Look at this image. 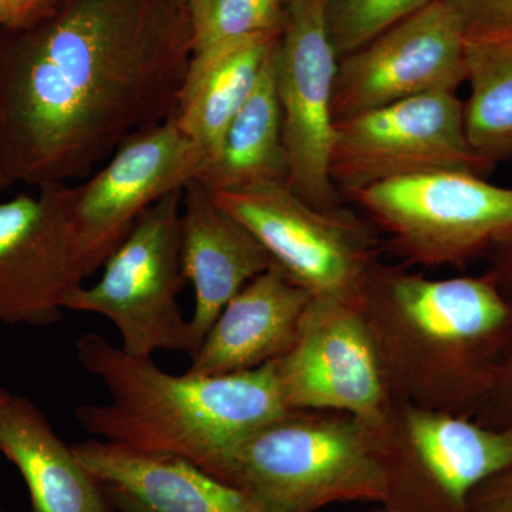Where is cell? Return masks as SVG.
I'll return each mask as SVG.
<instances>
[{
	"mask_svg": "<svg viewBox=\"0 0 512 512\" xmlns=\"http://www.w3.org/2000/svg\"><path fill=\"white\" fill-rule=\"evenodd\" d=\"M275 49L276 43L254 90L225 131L217 154L198 177L211 192L288 183Z\"/></svg>",
	"mask_w": 512,
	"mask_h": 512,
	"instance_id": "obj_20",
	"label": "cell"
},
{
	"mask_svg": "<svg viewBox=\"0 0 512 512\" xmlns=\"http://www.w3.org/2000/svg\"><path fill=\"white\" fill-rule=\"evenodd\" d=\"M101 483L121 488L154 512H262L247 495L187 458L144 453L103 440L73 444Z\"/></svg>",
	"mask_w": 512,
	"mask_h": 512,
	"instance_id": "obj_18",
	"label": "cell"
},
{
	"mask_svg": "<svg viewBox=\"0 0 512 512\" xmlns=\"http://www.w3.org/2000/svg\"><path fill=\"white\" fill-rule=\"evenodd\" d=\"M276 375L289 410L346 413L373 429L392 400L359 303L312 298Z\"/></svg>",
	"mask_w": 512,
	"mask_h": 512,
	"instance_id": "obj_13",
	"label": "cell"
},
{
	"mask_svg": "<svg viewBox=\"0 0 512 512\" xmlns=\"http://www.w3.org/2000/svg\"><path fill=\"white\" fill-rule=\"evenodd\" d=\"M466 42L456 13L439 0L340 57L336 124L414 97L456 93L467 77Z\"/></svg>",
	"mask_w": 512,
	"mask_h": 512,
	"instance_id": "obj_11",
	"label": "cell"
},
{
	"mask_svg": "<svg viewBox=\"0 0 512 512\" xmlns=\"http://www.w3.org/2000/svg\"><path fill=\"white\" fill-rule=\"evenodd\" d=\"M311 293L272 264L225 305L187 372H248L281 359L298 338Z\"/></svg>",
	"mask_w": 512,
	"mask_h": 512,
	"instance_id": "obj_16",
	"label": "cell"
},
{
	"mask_svg": "<svg viewBox=\"0 0 512 512\" xmlns=\"http://www.w3.org/2000/svg\"><path fill=\"white\" fill-rule=\"evenodd\" d=\"M192 55L284 29V0H188ZM191 55V56H192Z\"/></svg>",
	"mask_w": 512,
	"mask_h": 512,
	"instance_id": "obj_22",
	"label": "cell"
},
{
	"mask_svg": "<svg viewBox=\"0 0 512 512\" xmlns=\"http://www.w3.org/2000/svg\"><path fill=\"white\" fill-rule=\"evenodd\" d=\"M359 308L392 399L474 419L512 348V301L490 274L431 279L377 261Z\"/></svg>",
	"mask_w": 512,
	"mask_h": 512,
	"instance_id": "obj_2",
	"label": "cell"
},
{
	"mask_svg": "<svg viewBox=\"0 0 512 512\" xmlns=\"http://www.w3.org/2000/svg\"><path fill=\"white\" fill-rule=\"evenodd\" d=\"M275 62L288 157L286 185L318 210L342 207V195L330 178L336 137L333 87L339 57L326 30L322 0H306L286 9Z\"/></svg>",
	"mask_w": 512,
	"mask_h": 512,
	"instance_id": "obj_12",
	"label": "cell"
},
{
	"mask_svg": "<svg viewBox=\"0 0 512 512\" xmlns=\"http://www.w3.org/2000/svg\"><path fill=\"white\" fill-rule=\"evenodd\" d=\"M6 396H9L8 390L3 389V387H0V400L5 399Z\"/></svg>",
	"mask_w": 512,
	"mask_h": 512,
	"instance_id": "obj_32",
	"label": "cell"
},
{
	"mask_svg": "<svg viewBox=\"0 0 512 512\" xmlns=\"http://www.w3.org/2000/svg\"><path fill=\"white\" fill-rule=\"evenodd\" d=\"M0 512H6V511H5V510H3V508H2V507H0Z\"/></svg>",
	"mask_w": 512,
	"mask_h": 512,
	"instance_id": "obj_34",
	"label": "cell"
},
{
	"mask_svg": "<svg viewBox=\"0 0 512 512\" xmlns=\"http://www.w3.org/2000/svg\"><path fill=\"white\" fill-rule=\"evenodd\" d=\"M466 67L468 141L488 163L512 161V33L468 39Z\"/></svg>",
	"mask_w": 512,
	"mask_h": 512,
	"instance_id": "obj_21",
	"label": "cell"
},
{
	"mask_svg": "<svg viewBox=\"0 0 512 512\" xmlns=\"http://www.w3.org/2000/svg\"><path fill=\"white\" fill-rule=\"evenodd\" d=\"M192 55L175 0H49L0 28V170L9 184L84 181L173 117Z\"/></svg>",
	"mask_w": 512,
	"mask_h": 512,
	"instance_id": "obj_1",
	"label": "cell"
},
{
	"mask_svg": "<svg viewBox=\"0 0 512 512\" xmlns=\"http://www.w3.org/2000/svg\"><path fill=\"white\" fill-rule=\"evenodd\" d=\"M180 256L185 279L195 292L190 319L195 356L225 305L271 268L272 259L254 234L197 180L183 190Z\"/></svg>",
	"mask_w": 512,
	"mask_h": 512,
	"instance_id": "obj_15",
	"label": "cell"
},
{
	"mask_svg": "<svg viewBox=\"0 0 512 512\" xmlns=\"http://www.w3.org/2000/svg\"><path fill=\"white\" fill-rule=\"evenodd\" d=\"M181 202L183 190L148 208L104 262L100 281L80 286L67 301L66 311L109 319L128 355L171 350L194 356L190 320L178 305L187 284L180 256Z\"/></svg>",
	"mask_w": 512,
	"mask_h": 512,
	"instance_id": "obj_6",
	"label": "cell"
},
{
	"mask_svg": "<svg viewBox=\"0 0 512 512\" xmlns=\"http://www.w3.org/2000/svg\"><path fill=\"white\" fill-rule=\"evenodd\" d=\"M466 39L511 35L512 0H446Z\"/></svg>",
	"mask_w": 512,
	"mask_h": 512,
	"instance_id": "obj_24",
	"label": "cell"
},
{
	"mask_svg": "<svg viewBox=\"0 0 512 512\" xmlns=\"http://www.w3.org/2000/svg\"><path fill=\"white\" fill-rule=\"evenodd\" d=\"M474 420L494 429H512V348L501 363Z\"/></svg>",
	"mask_w": 512,
	"mask_h": 512,
	"instance_id": "obj_25",
	"label": "cell"
},
{
	"mask_svg": "<svg viewBox=\"0 0 512 512\" xmlns=\"http://www.w3.org/2000/svg\"><path fill=\"white\" fill-rule=\"evenodd\" d=\"M375 433L389 512H471L474 488L512 464V429L403 400Z\"/></svg>",
	"mask_w": 512,
	"mask_h": 512,
	"instance_id": "obj_5",
	"label": "cell"
},
{
	"mask_svg": "<svg viewBox=\"0 0 512 512\" xmlns=\"http://www.w3.org/2000/svg\"><path fill=\"white\" fill-rule=\"evenodd\" d=\"M80 366L106 387L109 403L76 407L77 423L107 443L187 458L211 473L242 437L289 412L276 360L228 375H171L99 333L76 340Z\"/></svg>",
	"mask_w": 512,
	"mask_h": 512,
	"instance_id": "obj_3",
	"label": "cell"
},
{
	"mask_svg": "<svg viewBox=\"0 0 512 512\" xmlns=\"http://www.w3.org/2000/svg\"><path fill=\"white\" fill-rule=\"evenodd\" d=\"M49 0H0V28L22 22Z\"/></svg>",
	"mask_w": 512,
	"mask_h": 512,
	"instance_id": "obj_28",
	"label": "cell"
},
{
	"mask_svg": "<svg viewBox=\"0 0 512 512\" xmlns=\"http://www.w3.org/2000/svg\"><path fill=\"white\" fill-rule=\"evenodd\" d=\"M74 185L47 184L0 202V322L49 326L84 278L74 254Z\"/></svg>",
	"mask_w": 512,
	"mask_h": 512,
	"instance_id": "obj_14",
	"label": "cell"
},
{
	"mask_svg": "<svg viewBox=\"0 0 512 512\" xmlns=\"http://www.w3.org/2000/svg\"><path fill=\"white\" fill-rule=\"evenodd\" d=\"M107 490H109L111 504L116 512H154L121 488L107 485Z\"/></svg>",
	"mask_w": 512,
	"mask_h": 512,
	"instance_id": "obj_29",
	"label": "cell"
},
{
	"mask_svg": "<svg viewBox=\"0 0 512 512\" xmlns=\"http://www.w3.org/2000/svg\"><path fill=\"white\" fill-rule=\"evenodd\" d=\"M490 268L487 274L494 279L495 285L512 301V231L504 235L488 252Z\"/></svg>",
	"mask_w": 512,
	"mask_h": 512,
	"instance_id": "obj_27",
	"label": "cell"
},
{
	"mask_svg": "<svg viewBox=\"0 0 512 512\" xmlns=\"http://www.w3.org/2000/svg\"><path fill=\"white\" fill-rule=\"evenodd\" d=\"M175 2H178V3H180V5L185 6V5H187L188 0H175Z\"/></svg>",
	"mask_w": 512,
	"mask_h": 512,
	"instance_id": "obj_33",
	"label": "cell"
},
{
	"mask_svg": "<svg viewBox=\"0 0 512 512\" xmlns=\"http://www.w3.org/2000/svg\"><path fill=\"white\" fill-rule=\"evenodd\" d=\"M286 9L292 8V6L301 5L306 0H284Z\"/></svg>",
	"mask_w": 512,
	"mask_h": 512,
	"instance_id": "obj_30",
	"label": "cell"
},
{
	"mask_svg": "<svg viewBox=\"0 0 512 512\" xmlns=\"http://www.w3.org/2000/svg\"><path fill=\"white\" fill-rule=\"evenodd\" d=\"M210 474L262 512L384 498L375 429L346 413L289 410L237 441Z\"/></svg>",
	"mask_w": 512,
	"mask_h": 512,
	"instance_id": "obj_4",
	"label": "cell"
},
{
	"mask_svg": "<svg viewBox=\"0 0 512 512\" xmlns=\"http://www.w3.org/2000/svg\"><path fill=\"white\" fill-rule=\"evenodd\" d=\"M471 147L464 101L436 93L399 101L336 124L330 178L340 195L396 178L437 171L490 173Z\"/></svg>",
	"mask_w": 512,
	"mask_h": 512,
	"instance_id": "obj_9",
	"label": "cell"
},
{
	"mask_svg": "<svg viewBox=\"0 0 512 512\" xmlns=\"http://www.w3.org/2000/svg\"><path fill=\"white\" fill-rule=\"evenodd\" d=\"M439 0H322L330 43L340 57Z\"/></svg>",
	"mask_w": 512,
	"mask_h": 512,
	"instance_id": "obj_23",
	"label": "cell"
},
{
	"mask_svg": "<svg viewBox=\"0 0 512 512\" xmlns=\"http://www.w3.org/2000/svg\"><path fill=\"white\" fill-rule=\"evenodd\" d=\"M261 242L272 264L312 298L359 303L379 261L375 225L348 208L322 211L286 184L212 192Z\"/></svg>",
	"mask_w": 512,
	"mask_h": 512,
	"instance_id": "obj_8",
	"label": "cell"
},
{
	"mask_svg": "<svg viewBox=\"0 0 512 512\" xmlns=\"http://www.w3.org/2000/svg\"><path fill=\"white\" fill-rule=\"evenodd\" d=\"M350 200L389 235L407 265L464 266L512 231V188L467 171L396 178Z\"/></svg>",
	"mask_w": 512,
	"mask_h": 512,
	"instance_id": "obj_7",
	"label": "cell"
},
{
	"mask_svg": "<svg viewBox=\"0 0 512 512\" xmlns=\"http://www.w3.org/2000/svg\"><path fill=\"white\" fill-rule=\"evenodd\" d=\"M208 157L173 117L128 138L99 170L74 185V254L84 281L103 268L138 218L168 194L184 190Z\"/></svg>",
	"mask_w": 512,
	"mask_h": 512,
	"instance_id": "obj_10",
	"label": "cell"
},
{
	"mask_svg": "<svg viewBox=\"0 0 512 512\" xmlns=\"http://www.w3.org/2000/svg\"><path fill=\"white\" fill-rule=\"evenodd\" d=\"M0 453L18 468L32 512H116L107 485L53 430L32 400H0Z\"/></svg>",
	"mask_w": 512,
	"mask_h": 512,
	"instance_id": "obj_17",
	"label": "cell"
},
{
	"mask_svg": "<svg viewBox=\"0 0 512 512\" xmlns=\"http://www.w3.org/2000/svg\"><path fill=\"white\" fill-rule=\"evenodd\" d=\"M384 512H389V511H384Z\"/></svg>",
	"mask_w": 512,
	"mask_h": 512,
	"instance_id": "obj_35",
	"label": "cell"
},
{
	"mask_svg": "<svg viewBox=\"0 0 512 512\" xmlns=\"http://www.w3.org/2000/svg\"><path fill=\"white\" fill-rule=\"evenodd\" d=\"M471 512H512V464L485 478L470 495Z\"/></svg>",
	"mask_w": 512,
	"mask_h": 512,
	"instance_id": "obj_26",
	"label": "cell"
},
{
	"mask_svg": "<svg viewBox=\"0 0 512 512\" xmlns=\"http://www.w3.org/2000/svg\"><path fill=\"white\" fill-rule=\"evenodd\" d=\"M9 181L8 178L5 177V174L2 173V170H0V188L8 187Z\"/></svg>",
	"mask_w": 512,
	"mask_h": 512,
	"instance_id": "obj_31",
	"label": "cell"
},
{
	"mask_svg": "<svg viewBox=\"0 0 512 512\" xmlns=\"http://www.w3.org/2000/svg\"><path fill=\"white\" fill-rule=\"evenodd\" d=\"M279 35L251 36L191 56L173 119L204 151L208 164L254 90Z\"/></svg>",
	"mask_w": 512,
	"mask_h": 512,
	"instance_id": "obj_19",
	"label": "cell"
}]
</instances>
